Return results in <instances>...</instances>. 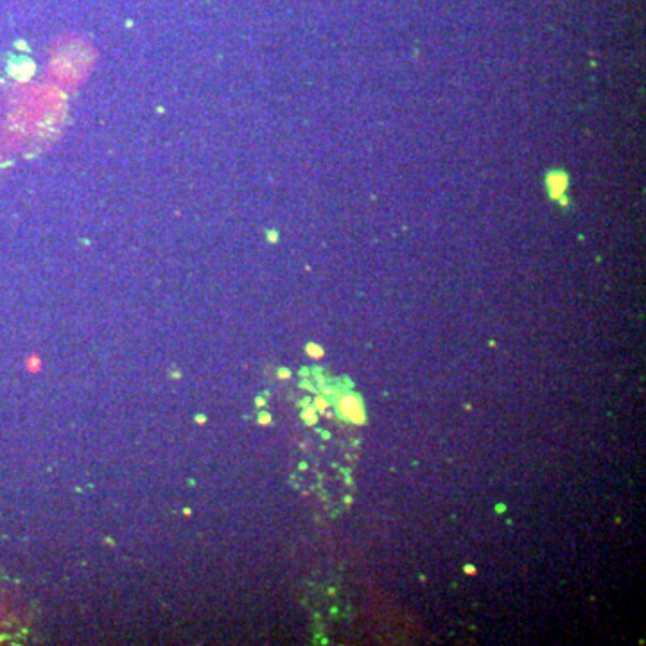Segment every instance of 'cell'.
I'll return each instance as SVG.
<instances>
[{
    "label": "cell",
    "instance_id": "6da1fadb",
    "mask_svg": "<svg viewBox=\"0 0 646 646\" xmlns=\"http://www.w3.org/2000/svg\"><path fill=\"white\" fill-rule=\"evenodd\" d=\"M6 623H8V618L0 616V641H2L4 638H11V636H13V634L6 629V627H9V624H6Z\"/></svg>",
    "mask_w": 646,
    "mask_h": 646
},
{
    "label": "cell",
    "instance_id": "7a4b0ae2",
    "mask_svg": "<svg viewBox=\"0 0 646 646\" xmlns=\"http://www.w3.org/2000/svg\"><path fill=\"white\" fill-rule=\"evenodd\" d=\"M465 572H468V575H474V572H476V569H474L473 566H465Z\"/></svg>",
    "mask_w": 646,
    "mask_h": 646
}]
</instances>
